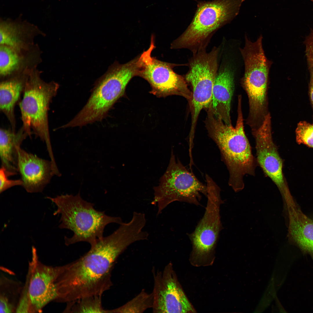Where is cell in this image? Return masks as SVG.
<instances>
[{
  "instance_id": "cell-1",
  "label": "cell",
  "mask_w": 313,
  "mask_h": 313,
  "mask_svg": "<svg viewBox=\"0 0 313 313\" xmlns=\"http://www.w3.org/2000/svg\"><path fill=\"white\" fill-rule=\"evenodd\" d=\"M137 240L130 228L120 225L112 234L98 240L80 258L63 265L57 281L58 301L68 303L102 295L112 285V272L117 259Z\"/></svg>"
},
{
  "instance_id": "cell-2",
  "label": "cell",
  "mask_w": 313,
  "mask_h": 313,
  "mask_svg": "<svg viewBox=\"0 0 313 313\" xmlns=\"http://www.w3.org/2000/svg\"><path fill=\"white\" fill-rule=\"evenodd\" d=\"M238 117L235 127L217 118L211 109L207 110L205 121L208 134L220 152L222 160L229 172L228 183L236 192L244 187V177L254 176L256 160L244 130L241 100H238Z\"/></svg>"
},
{
  "instance_id": "cell-3",
  "label": "cell",
  "mask_w": 313,
  "mask_h": 313,
  "mask_svg": "<svg viewBox=\"0 0 313 313\" xmlns=\"http://www.w3.org/2000/svg\"><path fill=\"white\" fill-rule=\"evenodd\" d=\"M46 198L57 207L54 215H61L59 228L71 230L73 233L71 237L65 236V243L67 246L82 241L93 245L103 237L107 225L123 223L120 217L110 216L104 211L96 210L93 204L82 198L79 192L75 196L67 194Z\"/></svg>"
},
{
  "instance_id": "cell-4",
  "label": "cell",
  "mask_w": 313,
  "mask_h": 313,
  "mask_svg": "<svg viewBox=\"0 0 313 313\" xmlns=\"http://www.w3.org/2000/svg\"><path fill=\"white\" fill-rule=\"evenodd\" d=\"M138 68L137 57L124 64L115 62L96 82L88 101L70 121L71 125L82 126L102 119L123 94L131 79L137 76Z\"/></svg>"
},
{
  "instance_id": "cell-5",
  "label": "cell",
  "mask_w": 313,
  "mask_h": 313,
  "mask_svg": "<svg viewBox=\"0 0 313 313\" xmlns=\"http://www.w3.org/2000/svg\"><path fill=\"white\" fill-rule=\"evenodd\" d=\"M245 0H214L201 1L190 25L172 42L173 49H186L194 54L205 49L214 33L239 13Z\"/></svg>"
},
{
  "instance_id": "cell-6",
  "label": "cell",
  "mask_w": 313,
  "mask_h": 313,
  "mask_svg": "<svg viewBox=\"0 0 313 313\" xmlns=\"http://www.w3.org/2000/svg\"><path fill=\"white\" fill-rule=\"evenodd\" d=\"M59 87L54 82L47 83L37 77H32L27 81L19 104L22 126L29 137L34 134L45 143L52 159L54 157L50 137L48 112Z\"/></svg>"
},
{
  "instance_id": "cell-7",
  "label": "cell",
  "mask_w": 313,
  "mask_h": 313,
  "mask_svg": "<svg viewBox=\"0 0 313 313\" xmlns=\"http://www.w3.org/2000/svg\"><path fill=\"white\" fill-rule=\"evenodd\" d=\"M153 190L151 204L157 206V215L176 201L200 205L201 194L207 197L208 193L206 185L189 172L178 158L176 159L172 149L168 167Z\"/></svg>"
},
{
  "instance_id": "cell-8",
  "label": "cell",
  "mask_w": 313,
  "mask_h": 313,
  "mask_svg": "<svg viewBox=\"0 0 313 313\" xmlns=\"http://www.w3.org/2000/svg\"><path fill=\"white\" fill-rule=\"evenodd\" d=\"M221 48L214 47L208 52L203 49L193 54L186 64L189 67L184 77L192 88V98L189 102L192 117L190 130L195 131L201 110L211 105L213 85L219 68Z\"/></svg>"
},
{
  "instance_id": "cell-9",
  "label": "cell",
  "mask_w": 313,
  "mask_h": 313,
  "mask_svg": "<svg viewBox=\"0 0 313 313\" xmlns=\"http://www.w3.org/2000/svg\"><path fill=\"white\" fill-rule=\"evenodd\" d=\"M261 35L252 42L245 36V44L240 49L245 65L242 79L248 96L250 114L254 119L262 115L265 109L266 92L271 62L266 57Z\"/></svg>"
},
{
  "instance_id": "cell-10",
  "label": "cell",
  "mask_w": 313,
  "mask_h": 313,
  "mask_svg": "<svg viewBox=\"0 0 313 313\" xmlns=\"http://www.w3.org/2000/svg\"><path fill=\"white\" fill-rule=\"evenodd\" d=\"M155 47L154 38L152 36L149 48L139 56L137 76L148 81L152 87L150 93L158 97L178 95L190 102L192 93L187 82L184 76L173 70L174 67L185 65L165 62L152 57L151 53Z\"/></svg>"
},
{
  "instance_id": "cell-11",
  "label": "cell",
  "mask_w": 313,
  "mask_h": 313,
  "mask_svg": "<svg viewBox=\"0 0 313 313\" xmlns=\"http://www.w3.org/2000/svg\"><path fill=\"white\" fill-rule=\"evenodd\" d=\"M206 183L208 200L204 214L194 231L188 234L192 245V255L199 258L213 253L223 229L220 208L224 201L220 189L213 180Z\"/></svg>"
},
{
  "instance_id": "cell-12",
  "label": "cell",
  "mask_w": 313,
  "mask_h": 313,
  "mask_svg": "<svg viewBox=\"0 0 313 313\" xmlns=\"http://www.w3.org/2000/svg\"><path fill=\"white\" fill-rule=\"evenodd\" d=\"M32 259L30 264L25 285L29 298L30 312H39L49 302L58 297L57 281L63 266L44 265L38 259L36 250L32 247Z\"/></svg>"
},
{
  "instance_id": "cell-13",
  "label": "cell",
  "mask_w": 313,
  "mask_h": 313,
  "mask_svg": "<svg viewBox=\"0 0 313 313\" xmlns=\"http://www.w3.org/2000/svg\"><path fill=\"white\" fill-rule=\"evenodd\" d=\"M153 312L192 313L195 310L183 292L169 263L162 271L153 270Z\"/></svg>"
},
{
  "instance_id": "cell-14",
  "label": "cell",
  "mask_w": 313,
  "mask_h": 313,
  "mask_svg": "<svg viewBox=\"0 0 313 313\" xmlns=\"http://www.w3.org/2000/svg\"><path fill=\"white\" fill-rule=\"evenodd\" d=\"M254 134L258 164L276 185L283 199H289L291 195L284 180L282 161L272 139L270 114L265 116L261 125Z\"/></svg>"
},
{
  "instance_id": "cell-15",
  "label": "cell",
  "mask_w": 313,
  "mask_h": 313,
  "mask_svg": "<svg viewBox=\"0 0 313 313\" xmlns=\"http://www.w3.org/2000/svg\"><path fill=\"white\" fill-rule=\"evenodd\" d=\"M17 166L22 186L29 193L41 192L54 175L51 161L43 159L17 147Z\"/></svg>"
},
{
  "instance_id": "cell-16",
  "label": "cell",
  "mask_w": 313,
  "mask_h": 313,
  "mask_svg": "<svg viewBox=\"0 0 313 313\" xmlns=\"http://www.w3.org/2000/svg\"><path fill=\"white\" fill-rule=\"evenodd\" d=\"M234 86V74L229 64L218 69L212 90L210 108L214 115L225 124L232 125L230 105Z\"/></svg>"
},
{
  "instance_id": "cell-17",
  "label": "cell",
  "mask_w": 313,
  "mask_h": 313,
  "mask_svg": "<svg viewBox=\"0 0 313 313\" xmlns=\"http://www.w3.org/2000/svg\"><path fill=\"white\" fill-rule=\"evenodd\" d=\"M287 236L289 242L298 247L303 254L313 260V219L305 215L297 206L287 208Z\"/></svg>"
},
{
  "instance_id": "cell-18",
  "label": "cell",
  "mask_w": 313,
  "mask_h": 313,
  "mask_svg": "<svg viewBox=\"0 0 313 313\" xmlns=\"http://www.w3.org/2000/svg\"><path fill=\"white\" fill-rule=\"evenodd\" d=\"M29 136L22 126L17 132L12 129L1 128L0 156L1 166L16 174L18 172L17 166V150L24 140Z\"/></svg>"
},
{
  "instance_id": "cell-19",
  "label": "cell",
  "mask_w": 313,
  "mask_h": 313,
  "mask_svg": "<svg viewBox=\"0 0 313 313\" xmlns=\"http://www.w3.org/2000/svg\"><path fill=\"white\" fill-rule=\"evenodd\" d=\"M27 80L14 78L3 81L0 84V110L9 121L11 129L16 131L14 108L22 93Z\"/></svg>"
},
{
  "instance_id": "cell-20",
  "label": "cell",
  "mask_w": 313,
  "mask_h": 313,
  "mask_svg": "<svg viewBox=\"0 0 313 313\" xmlns=\"http://www.w3.org/2000/svg\"><path fill=\"white\" fill-rule=\"evenodd\" d=\"M21 15L15 20L0 19V45H6L15 50L20 49L22 44L21 36L24 33L37 28L26 21H21Z\"/></svg>"
},
{
  "instance_id": "cell-21",
  "label": "cell",
  "mask_w": 313,
  "mask_h": 313,
  "mask_svg": "<svg viewBox=\"0 0 313 313\" xmlns=\"http://www.w3.org/2000/svg\"><path fill=\"white\" fill-rule=\"evenodd\" d=\"M102 296H90L68 302L64 312L108 313V310L104 309L103 307Z\"/></svg>"
},
{
  "instance_id": "cell-22",
  "label": "cell",
  "mask_w": 313,
  "mask_h": 313,
  "mask_svg": "<svg viewBox=\"0 0 313 313\" xmlns=\"http://www.w3.org/2000/svg\"><path fill=\"white\" fill-rule=\"evenodd\" d=\"M153 302L152 293H148L144 290L135 297L116 308L108 310L110 313H141L152 308Z\"/></svg>"
},
{
  "instance_id": "cell-23",
  "label": "cell",
  "mask_w": 313,
  "mask_h": 313,
  "mask_svg": "<svg viewBox=\"0 0 313 313\" xmlns=\"http://www.w3.org/2000/svg\"><path fill=\"white\" fill-rule=\"evenodd\" d=\"M16 50L5 45L0 47V74L3 77L10 74L18 67L19 56Z\"/></svg>"
},
{
  "instance_id": "cell-24",
  "label": "cell",
  "mask_w": 313,
  "mask_h": 313,
  "mask_svg": "<svg viewBox=\"0 0 313 313\" xmlns=\"http://www.w3.org/2000/svg\"><path fill=\"white\" fill-rule=\"evenodd\" d=\"M296 140L299 144H303L313 148V124L305 121L298 124L296 130Z\"/></svg>"
},
{
  "instance_id": "cell-25",
  "label": "cell",
  "mask_w": 313,
  "mask_h": 313,
  "mask_svg": "<svg viewBox=\"0 0 313 313\" xmlns=\"http://www.w3.org/2000/svg\"><path fill=\"white\" fill-rule=\"evenodd\" d=\"M15 174L8 171L3 167L1 166L0 169V193L12 187L22 186L23 183L21 179L11 180L8 179V177Z\"/></svg>"
},
{
  "instance_id": "cell-26",
  "label": "cell",
  "mask_w": 313,
  "mask_h": 313,
  "mask_svg": "<svg viewBox=\"0 0 313 313\" xmlns=\"http://www.w3.org/2000/svg\"><path fill=\"white\" fill-rule=\"evenodd\" d=\"M310 94L311 100L313 103V69L310 68Z\"/></svg>"
},
{
  "instance_id": "cell-27",
  "label": "cell",
  "mask_w": 313,
  "mask_h": 313,
  "mask_svg": "<svg viewBox=\"0 0 313 313\" xmlns=\"http://www.w3.org/2000/svg\"><path fill=\"white\" fill-rule=\"evenodd\" d=\"M310 0L311 1H312V2H313V0Z\"/></svg>"
}]
</instances>
